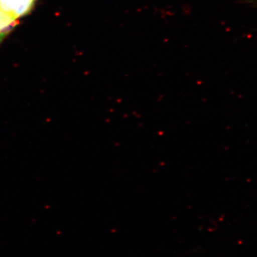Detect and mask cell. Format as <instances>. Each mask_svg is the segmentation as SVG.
Returning <instances> with one entry per match:
<instances>
[{"label":"cell","mask_w":257,"mask_h":257,"mask_svg":"<svg viewBox=\"0 0 257 257\" xmlns=\"http://www.w3.org/2000/svg\"></svg>","instance_id":"3957f363"},{"label":"cell","mask_w":257,"mask_h":257,"mask_svg":"<svg viewBox=\"0 0 257 257\" xmlns=\"http://www.w3.org/2000/svg\"><path fill=\"white\" fill-rule=\"evenodd\" d=\"M23 0H0V10L13 16L15 10Z\"/></svg>","instance_id":"6da1fadb"},{"label":"cell","mask_w":257,"mask_h":257,"mask_svg":"<svg viewBox=\"0 0 257 257\" xmlns=\"http://www.w3.org/2000/svg\"><path fill=\"white\" fill-rule=\"evenodd\" d=\"M5 37V35H0V41L3 40Z\"/></svg>","instance_id":"7a4b0ae2"}]
</instances>
